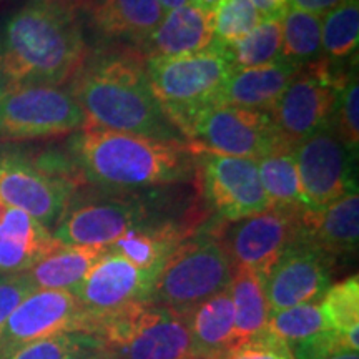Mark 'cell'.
Masks as SVG:
<instances>
[{"mask_svg":"<svg viewBox=\"0 0 359 359\" xmlns=\"http://www.w3.org/2000/svg\"><path fill=\"white\" fill-rule=\"evenodd\" d=\"M302 241L333 259L356 253L359 241L358 190L348 191L323 208L303 210Z\"/></svg>","mask_w":359,"mask_h":359,"instance_id":"obj_18","label":"cell"},{"mask_svg":"<svg viewBox=\"0 0 359 359\" xmlns=\"http://www.w3.org/2000/svg\"><path fill=\"white\" fill-rule=\"evenodd\" d=\"M0 53L13 88L60 87L87 64V42L70 6L60 0H32L7 20Z\"/></svg>","mask_w":359,"mask_h":359,"instance_id":"obj_1","label":"cell"},{"mask_svg":"<svg viewBox=\"0 0 359 359\" xmlns=\"http://www.w3.org/2000/svg\"><path fill=\"white\" fill-rule=\"evenodd\" d=\"M93 339V336L79 333L57 334L24 344L2 359H65L75 349L92 343Z\"/></svg>","mask_w":359,"mask_h":359,"instance_id":"obj_34","label":"cell"},{"mask_svg":"<svg viewBox=\"0 0 359 359\" xmlns=\"http://www.w3.org/2000/svg\"><path fill=\"white\" fill-rule=\"evenodd\" d=\"M210 205L219 217L236 222L271 208L253 158L191 154Z\"/></svg>","mask_w":359,"mask_h":359,"instance_id":"obj_14","label":"cell"},{"mask_svg":"<svg viewBox=\"0 0 359 359\" xmlns=\"http://www.w3.org/2000/svg\"><path fill=\"white\" fill-rule=\"evenodd\" d=\"M185 140L191 154L203 151L253 160L283 143L268 111L231 105H215L203 111Z\"/></svg>","mask_w":359,"mask_h":359,"instance_id":"obj_9","label":"cell"},{"mask_svg":"<svg viewBox=\"0 0 359 359\" xmlns=\"http://www.w3.org/2000/svg\"><path fill=\"white\" fill-rule=\"evenodd\" d=\"M65 359H111L109 354L102 351L100 344L97 339H93L92 343L85 344V346L75 349L74 353H70Z\"/></svg>","mask_w":359,"mask_h":359,"instance_id":"obj_39","label":"cell"},{"mask_svg":"<svg viewBox=\"0 0 359 359\" xmlns=\"http://www.w3.org/2000/svg\"><path fill=\"white\" fill-rule=\"evenodd\" d=\"M34 291L35 286L25 273L0 275V339L11 314Z\"/></svg>","mask_w":359,"mask_h":359,"instance_id":"obj_36","label":"cell"},{"mask_svg":"<svg viewBox=\"0 0 359 359\" xmlns=\"http://www.w3.org/2000/svg\"><path fill=\"white\" fill-rule=\"evenodd\" d=\"M327 325L351 351L359 349V280L358 276L331 285L320 299Z\"/></svg>","mask_w":359,"mask_h":359,"instance_id":"obj_29","label":"cell"},{"mask_svg":"<svg viewBox=\"0 0 359 359\" xmlns=\"http://www.w3.org/2000/svg\"><path fill=\"white\" fill-rule=\"evenodd\" d=\"M187 240V231L173 223L150 224L128 231L109 246L111 253L120 255L135 266L158 271L172 251Z\"/></svg>","mask_w":359,"mask_h":359,"instance_id":"obj_26","label":"cell"},{"mask_svg":"<svg viewBox=\"0 0 359 359\" xmlns=\"http://www.w3.org/2000/svg\"><path fill=\"white\" fill-rule=\"evenodd\" d=\"M90 22L102 35L142 43L160 25L158 0H88Z\"/></svg>","mask_w":359,"mask_h":359,"instance_id":"obj_23","label":"cell"},{"mask_svg":"<svg viewBox=\"0 0 359 359\" xmlns=\"http://www.w3.org/2000/svg\"><path fill=\"white\" fill-rule=\"evenodd\" d=\"M259 182L271 206L306 208L293 148L278 145L257 160Z\"/></svg>","mask_w":359,"mask_h":359,"instance_id":"obj_27","label":"cell"},{"mask_svg":"<svg viewBox=\"0 0 359 359\" xmlns=\"http://www.w3.org/2000/svg\"><path fill=\"white\" fill-rule=\"evenodd\" d=\"M195 359H219L235 346V306L223 290L185 316Z\"/></svg>","mask_w":359,"mask_h":359,"instance_id":"obj_22","label":"cell"},{"mask_svg":"<svg viewBox=\"0 0 359 359\" xmlns=\"http://www.w3.org/2000/svg\"><path fill=\"white\" fill-rule=\"evenodd\" d=\"M148 208L137 198L102 196L67 206L52 235L69 246H103L109 248L118 238L138 228L150 226Z\"/></svg>","mask_w":359,"mask_h":359,"instance_id":"obj_13","label":"cell"},{"mask_svg":"<svg viewBox=\"0 0 359 359\" xmlns=\"http://www.w3.org/2000/svg\"><path fill=\"white\" fill-rule=\"evenodd\" d=\"M331 128L349 154L356 156L359 147V83L356 75H349L341 85Z\"/></svg>","mask_w":359,"mask_h":359,"instance_id":"obj_33","label":"cell"},{"mask_svg":"<svg viewBox=\"0 0 359 359\" xmlns=\"http://www.w3.org/2000/svg\"><path fill=\"white\" fill-rule=\"evenodd\" d=\"M60 245L29 213L0 203V275L25 273Z\"/></svg>","mask_w":359,"mask_h":359,"instance_id":"obj_20","label":"cell"},{"mask_svg":"<svg viewBox=\"0 0 359 359\" xmlns=\"http://www.w3.org/2000/svg\"><path fill=\"white\" fill-rule=\"evenodd\" d=\"M233 273L235 264L218 238L185 240L156 271L148 302L187 316L200 303L226 290Z\"/></svg>","mask_w":359,"mask_h":359,"instance_id":"obj_6","label":"cell"},{"mask_svg":"<svg viewBox=\"0 0 359 359\" xmlns=\"http://www.w3.org/2000/svg\"><path fill=\"white\" fill-rule=\"evenodd\" d=\"M263 20L251 0H218L213 8V45L219 50L240 42Z\"/></svg>","mask_w":359,"mask_h":359,"instance_id":"obj_31","label":"cell"},{"mask_svg":"<svg viewBox=\"0 0 359 359\" xmlns=\"http://www.w3.org/2000/svg\"><path fill=\"white\" fill-rule=\"evenodd\" d=\"M359 4H343L321 17V48L333 58H344L358 50Z\"/></svg>","mask_w":359,"mask_h":359,"instance_id":"obj_32","label":"cell"},{"mask_svg":"<svg viewBox=\"0 0 359 359\" xmlns=\"http://www.w3.org/2000/svg\"><path fill=\"white\" fill-rule=\"evenodd\" d=\"M92 336L111 359H195L185 316L148 299L97 316Z\"/></svg>","mask_w":359,"mask_h":359,"instance_id":"obj_5","label":"cell"},{"mask_svg":"<svg viewBox=\"0 0 359 359\" xmlns=\"http://www.w3.org/2000/svg\"><path fill=\"white\" fill-rule=\"evenodd\" d=\"M12 88L13 85L11 82V79H8L6 65H4V60H2V53H0V98L6 97Z\"/></svg>","mask_w":359,"mask_h":359,"instance_id":"obj_40","label":"cell"},{"mask_svg":"<svg viewBox=\"0 0 359 359\" xmlns=\"http://www.w3.org/2000/svg\"><path fill=\"white\" fill-rule=\"evenodd\" d=\"M233 70L275 64L281 60V19H263L251 32L224 48Z\"/></svg>","mask_w":359,"mask_h":359,"instance_id":"obj_30","label":"cell"},{"mask_svg":"<svg viewBox=\"0 0 359 359\" xmlns=\"http://www.w3.org/2000/svg\"><path fill=\"white\" fill-rule=\"evenodd\" d=\"M188 2V0H158L161 11H163L165 13L173 11V8H178L182 6H185V4Z\"/></svg>","mask_w":359,"mask_h":359,"instance_id":"obj_42","label":"cell"},{"mask_svg":"<svg viewBox=\"0 0 359 359\" xmlns=\"http://www.w3.org/2000/svg\"><path fill=\"white\" fill-rule=\"evenodd\" d=\"M306 208L271 206L266 212L230 222L218 238L235 266L253 269L264 280L276 259L302 240V213Z\"/></svg>","mask_w":359,"mask_h":359,"instance_id":"obj_11","label":"cell"},{"mask_svg":"<svg viewBox=\"0 0 359 359\" xmlns=\"http://www.w3.org/2000/svg\"><path fill=\"white\" fill-rule=\"evenodd\" d=\"M107 253L109 248L103 246H69L60 243L25 271V275L32 281L35 290L74 291Z\"/></svg>","mask_w":359,"mask_h":359,"instance_id":"obj_24","label":"cell"},{"mask_svg":"<svg viewBox=\"0 0 359 359\" xmlns=\"http://www.w3.org/2000/svg\"><path fill=\"white\" fill-rule=\"evenodd\" d=\"M143 67L156 103L182 137L203 111L219 105V92L233 72L226 52L217 47L188 55L145 58Z\"/></svg>","mask_w":359,"mask_h":359,"instance_id":"obj_4","label":"cell"},{"mask_svg":"<svg viewBox=\"0 0 359 359\" xmlns=\"http://www.w3.org/2000/svg\"><path fill=\"white\" fill-rule=\"evenodd\" d=\"M290 7L299 8V11L314 13V15L325 17L334 8H338L343 4L351 2V0H288Z\"/></svg>","mask_w":359,"mask_h":359,"instance_id":"obj_37","label":"cell"},{"mask_svg":"<svg viewBox=\"0 0 359 359\" xmlns=\"http://www.w3.org/2000/svg\"><path fill=\"white\" fill-rule=\"evenodd\" d=\"M95 325V314L90 313L72 291L35 290L8 318L0 339V359L24 344L50 336H92Z\"/></svg>","mask_w":359,"mask_h":359,"instance_id":"obj_10","label":"cell"},{"mask_svg":"<svg viewBox=\"0 0 359 359\" xmlns=\"http://www.w3.org/2000/svg\"><path fill=\"white\" fill-rule=\"evenodd\" d=\"M74 93L55 85H20L0 98V140L64 137L85 128Z\"/></svg>","mask_w":359,"mask_h":359,"instance_id":"obj_7","label":"cell"},{"mask_svg":"<svg viewBox=\"0 0 359 359\" xmlns=\"http://www.w3.org/2000/svg\"><path fill=\"white\" fill-rule=\"evenodd\" d=\"M263 19H281L288 11V0H251Z\"/></svg>","mask_w":359,"mask_h":359,"instance_id":"obj_38","label":"cell"},{"mask_svg":"<svg viewBox=\"0 0 359 359\" xmlns=\"http://www.w3.org/2000/svg\"><path fill=\"white\" fill-rule=\"evenodd\" d=\"M219 359H294L291 349L269 331L258 338L236 344Z\"/></svg>","mask_w":359,"mask_h":359,"instance_id":"obj_35","label":"cell"},{"mask_svg":"<svg viewBox=\"0 0 359 359\" xmlns=\"http://www.w3.org/2000/svg\"><path fill=\"white\" fill-rule=\"evenodd\" d=\"M213 45V11L193 2L173 8L140 43L145 58L198 53Z\"/></svg>","mask_w":359,"mask_h":359,"instance_id":"obj_19","label":"cell"},{"mask_svg":"<svg viewBox=\"0 0 359 359\" xmlns=\"http://www.w3.org/2000/svg\"><path fill=\"white\" fill-rule=\"evenodd\" d=\"M74 195V183L29 156L0 151V203L29 213L45 228L57 226Z\"/></svg>","mask_w":359,"mask_h":359,"instance_id":"obj_12","label":"cell"},{"mask_svg":"<svg viewBox=\"0 0 359 359\" xmlns=\"http://www.w3.org/2000/svg\"><path fill=\"white\" fill-rule=\"evenodd\" d=\"M346 79L339 80L325 62L299 67L268 111L283 143L294 148L318 130L331 125L336 98Z\"/></svg>","mask_w":359,"mask_h":359,"instance_id":"obj_8","label":"cell"},{"mask_svg":"<svg viewBox=\"0 0 359 359\" xmlns=\"http://www.w3.org/2000/svg\"><path fill=\"white\" fill-rule=\"evenodd\" d=\"M70 92L82 107L85 127L158 140L182 138L156 103L145 67L137 57L110 55L85 64L72 80Z\"/></svg>","mask_w":359,"mask_h":359,"instance_id":"obj_3","label":"cell"},{"mask_svg":"<svg viewBox=\"0 0 359 359\" xmlns=\"http://www.w3.org/2000/svg\"><path fill=\"white\" fill-rule=\"evenodd\" d=\"M299 67L288 62L233 70L219 92V105L269 111L285 92Z\"/></svg>","mask_w":359,"mask_h":359,"instance_id":"obj_21","label":"cell"},{"mask_svg":"<svg viewBox=\"0 0 359 359\" xmlns=\"http://www.w3.org/2000/svg\"><path fill=\"white\" fill-rule=\"evenodd\" d=\"M228 291L235 306V346L266 333L269 306L262 278L253 269L235 266Z\"/></svg>","mask_w":359,"mask_h":359,"instance_id":"obj_25","label":"cell"},{"mask_svg":"<svg viewBox=\"0 0 359 359\" xmlns=\"http://www.w3.org/2000/svg\"><path fill=\"white\" fill-rule=\"evenodd\" d=\"M306 208H323L356 190L353 155L331 125L318 130L293 148Z\"/></svg>","mask_w":359,"mask_h":359,"instance_id":"obj_15","label":"cell"},{"mask_svg":"<svg viewBox=\"0 0 359 359\" xmlns=\"http://www.w3.org/2000/svg\"><path fill=\"white\" fill-rule=\"evenodd\" d=\"M320 359H359V354L358 351H351V349H343V351L331 353L327 354V356L320 358Z\"/></svg>","mask_w":359,"mask_h":359,"instance_id":"obj_41","label":"cell"},{"mask_svg":"<svg viewBox=\"0 0 359 359\" xmlns=\"http://www.w3.org/2000/svg\"><path fill=\"white\" fill-rule=\"evenodd\" d=\"M72 156L85 178L105 190H142L187 182L195 158L185 142L85 127L72 140Z\"/></svg>","mask_w":359,"mask_h":359,"instance_id":"obj_2","label":"cell"},{"mask_svg":"<svg viewBox=\"0 0 359 359\" xmlns=\"http://www.w3.org/2000/svg\"><path fill=\"white\" fill-rule=\"evenodd\" d=\"M156 271L142 269L116 253H109L88 271L74 293L95 316L128 304L147 302Z\"/></svg>","mask_w":359,"mask_h":359,"instance_id":"obj_17","label":"cell"},{"mask_svg":"<svg viewBox=\"0 0 359 359\" xmlns=\"http://www.w3.org/2000/svg\"><path fill=\"white\" fill-rule=\"evenodd\" d=\"M188 2H193V4H196V6L208 8V11H213L215 6L218 4V0H188Z\"/></svg>","mask_w":359,"mask_h":359,"instance_id":"obj_43","label":"cell"},{"mask_svg":"<svg viewBox=\"0 0 359 359\" xmlns=\"http://www.w3.org/2000/svg\"><path fill=\"white\" fill-rule=\"evenodd\" d=\"M321 52V17L288 7L281 17V60L303 67Z\"/></svg>","mask_w":359,"mask_h":359,"instance_id":"obj_28","label":"cell"},{"mask_svg":"<svg viewBox=\"0 0 359 359\" xmlns=\"http://www.w3.org/2000/svg\"><path fill=\"white\" fill-rule=\"evenodd\" d=\"M331 264L333 258L302 240L291 245L263 280L269 311L320 302L331 286Z\"/></svg>","mask_w":359,"mask_h":359,"instance_id":"obj_16","label":"cell"}]
</instances>
